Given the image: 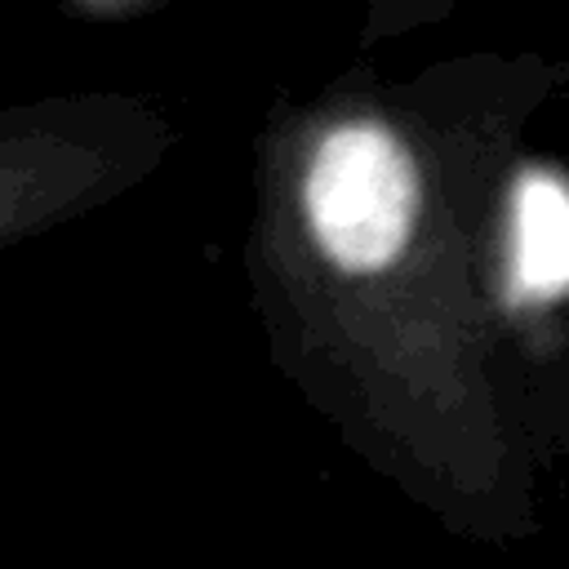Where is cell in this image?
Segmentation results:
<instances>
[{
    "label": "cell",
    "mask_w": 569,
    "mask_h": 569,
    "mask_svg": "<svg viewBox=\"0 0 569 569\" xmlns=\"http://www.w3.org/2000/svg\"><path fill=\"white\" fill-rule=\"evenodd\" d=\"M307 213L320 249L338 267L382 271L400 258L418 213L413 160L382 124H342L311 160Z\"/></svg>",
    "instance_id": "1"
},
{
    "label": "cell",
    "mask_w": 569,
    "mask_h": 569,
    "mask_svg": "<svg viewBox=\"0 0 569 569\" xmlns=\"http://www.w3.org/2000/svg\"><path fill=\"white\" fill-rule=\"evenodd\" d=\"M511 267L529 298L569 289V187L551 173H525L511 200Z\"/></svg>",
    "instance_id": "2"
}]
</instances>
